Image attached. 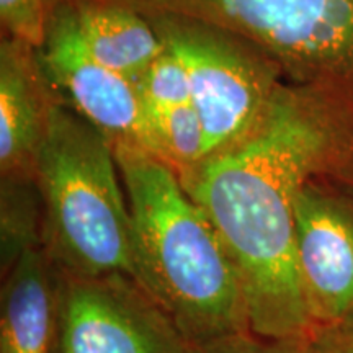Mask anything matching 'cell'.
<instances>
[{
    "label": "cell",
    "mask_w": 353,
    "mask_h": 353,
    "mask_svg": "<svg viewBox=\"0 0 353 353\" xmlns=\"http://www.w3.org/2000/svg\"><path fill=\"white\" fill-rule=\"evenodd\" d=\"M327 99L280 82L249 131L179 174L218 229L250 330L263 337H306L312 330L298 268L296 200L347 148Z\"/></svg>",
    "instance_id": "1"
},
{
    "label": "cell",
    "mask_w": 353,
    "mask_h": 353,
    "mask_svg": "<svg viewBox=\"0 0 353 353\" xmlns=\"http://www.w3.org/2000/svg\"><path fill=\"white\" fill-rule=\"evenodd\" d=\"M134 224L138 281L190 347L250 330L242 286L213 221L179 172L144 149L114 145Z\"/></svg>",
    "instance_id": "2"
},
{
    "label": "cell",
    "mask_w": 353,
    "mask_h": 353,
    "mask_svg": "<svg viewBox=\"0 0 353 353\" xmlns=\"http://www.w3.org/2000/svg\"><path fill=\"white\" fill-rule=\"evenodd\" d=\"M41 247L61 275L120 272L138 280L134 224L113 141L52 100L34 170Z\"/></svg>",
    "instance_id": "3"
},
{
    "label": "cell",
    "mask_w": 353,
    "mask_h": 353,
    "mask_svg": "<svg viewBox=\"0 0 353 353\" xmlns=\"http://www.w3.org/2000/svg\"><path fill=\"white\" fill-rule=\"evenodd\" d=\"M81 2V0H48ZM221 30L335 100H353V0H92Z\"/></svg>",
    "instance_id": "4"
},
{
    "label": "cell",
    "mask_w": 353,
    "mask_h": 353,
    "mask_svg": "<svg viewBox=\"0 0 353 353\" xmlns=\"http://www.w3.org/2000/svg\"><path fill=\"white\" fill-rule=\"evenodd\" d=\"M148 20L187 70L192 105L205 130L206 157L239 139L270 101L280 69L221 30L170 17Z\"/></svg>",
    "instance_id": "5"
},
{
    "label": "cell",
    "mask_w": 353,
    "mask_h": 353,
    "mask_svg": "<svg viewBox=\"0 0 353 353\" xmlns=\"http://www.w3.org/2000/svg\"><path fill=\"white\" fill-rule=\"evenodd\" d=\"M164 306L126 273H59L54 353H190Z\"/></svg>",
    "instance_id": "6"
},
{
    "label": "cell",
    "mask_w": 353,
    "mask_h": 353,
    "mask_svg": "<svg viewBox=\"0 0 353 353\" xmlns=\"http://www.w3.org/2000/svg\"><path fill=\"white\" fill-rule=\"evenodd\" d=\"M37 52L50 87L68 100L74 112L99 128L114 145L144 149L159 157L152 120L138 83L88 52L70 3H51L46 34Z\"/></svg>",
    "instance_id": "7"
},
{
    "label": "cell",
    "mask_w": 353,
    "mask_h": 353,
    "mask_svg": "<svg viewBox=\"0 0 353 353\" xmlns=\"http://www.w3.org/2000/svg\"><path fill=\"white\" fill-rule=\"evenodd\" d=\"M296 255L312 329L353 314V203L312 183L296 200Z\"/></svg>",
    "instance_id": "8"
},
{
    "label": "cell",
    "mask_w": 353,
    "mask_h": 353,
    "mask_svg": "<svg viewBox=\"0 0 353 353\" xmlns=\"http://www.w3.org/2000/svg\"><path fill=\"white\" fill-rule=\"evenodd\" d=\"M38 52L20 39L0 44V172L34 179L52 99Z\"/></svg>",
    "instance_id": "9"
},
{
    "label": "cell",
    "mask_w": 353,
    "mask_h": 353,
    "mask_svg": "<svg viewBox=\"0 0 353 353\" xmlns=\"http://www.w3.org/2000/svg\"><path fill=\"white\" fill-rule=\"evenodd\" d=\"M0 299V353H54L59 272L43 247L8 270Z\"/></svg>",
    "instance_id": "10"
},
{
    "label": "cell",
    "mask_w": 353,
    "mask_h": 353,
    "mask_svg": "<svg viewBox=\"0 0 353 353\" xmlns=\"http://www.w3.org/2000/svg\"><path fill=\"white\" fill-rule=\"evenodd\" d=\"M76 13L79 33L99 63L138 83L165 51L151 21L132 8L108 2H68Z\"/></svg>",
    "instance_id": "11"
},
{
    "label": "cell",
    "mask_w": 353,
    "mask_h": 353,
    "mask_svg": "<svg viewBox=\"0 0 353 353\" xmlns=\"http://www.w3.org/2000/svg\"><path fill=\"white\" fill-rule=\"evenodd\" d=\"M2 273L26 250L41 247L43 201L37 179L2 176Z\"/></svg>",
    "instance_id": "12"
},
{
    "label": "cell",
    "mask_w": 353,
    "mask_h": 353,
    "mask_svg": "<svg viewBox=\"0 0 353 353\" xmlns=\"http://www.w3.org/2000/svg\"><path fill=\"white\" fill-rule=\"evenodd\" d=\"M159 157L182 174L206 157V136L192 103L151 113Z\"/></svg>",
    "instance_id": "13"
},
{
    "label": "cell",
    "mask_w": 353,
    "mask_h": 353,
    "mask_svg": "<svg viewBox=\"0 0 353 353\" xmlns=\"http://www.w3.org/2000/svg\"><path fill=\"white\" fill-rule=\"evenodd\" d=\"M149 117L172 107L192 103L187 70L175 54L165 50L138 81Z\"/></svg>",
    "instance_id": "14"
},
{
    "label": "cell",
    "mask_w": 353,
    "mask_h": 353,
    "mask_svg": "<svg viewBox=\"0 0 353 353\" xmlns=\"http://www.w3.org/2000/svg\"><path fill=\"white\" fill-rule=\"evenodd\" d=\"M190 353H311V347L309 335L273 339L244 330L196 343L190 348Z\"/></svg>",
    "instance_id": "15"
},
{
    "label": "cell",
    "mask_w": 353,
    "mask_h": 353,
    "mask_svg": "<svg viewBox=\"0 0 353 353\" xmlns=\"http://www.w3.org/2000/svg\"><path fill=\"white\" fill-rule=\"evenodd\" d=\"M48 0H0V20L8 37L39 50L46 34Z\"/></svg>",
    "instance_id": "16"
},
{
    "label": "cell",
    "mask_w": 353,
    "mask_h": 353,
    "mask_svg": "<svg viewBox=\"0 0 353 353\" xmlns=\"http://www.w3.org/2000/svg\"><path fill=\"white\" fill-rule=\"evenodd\" d=\"M311 353H353V314L309 334Z\"/></svg>",
    "instance_id": "17"
}]
</instances>
